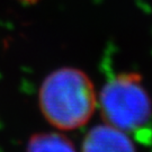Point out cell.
I'll list each match as a JSON object with an SVG mask.
<instances>
[{
  "label": "cell",
  "mask_w": 152,
  "mask_h": 152,
  "mask_svg": "<svg viewBox=\"0 0 152 152\" xmlns=\"http://www.w3.org/2000/svg\"><path fill=\"white\" fill-rule=\"evenodd\" d=\"M42 114L58 130H76L95 113L97 96L89 77L79 69L61 68L44 79L38 92Z\"/></svg>",
  "instance_id": "1"
},
{
  "label": "cell",
  "mask_w": 152,
  "mask_h": 152,
  "mask_svg": "<svg viewBox=\"0 0 152 152\" xmlns=\"http://www.w3.org/2000/svg\"><path fill=\"white\" fill-rule=\"evenodd\" d=\"M100 114L106 124L124 132L141 130L150 122L152 102L134 72H124L109 79L99 96Z\"/></svg>",
  "instance_id": "2"
},
{
  "label": "cell",
  "mask_w": 152,
  "mask_h": 152,
  "mask_svg": "<svg viewBox=\"0 0 152 152\" xmlns=\"http://www.w3.org/2000/svg\"><path fill=\"white\" fill-rule=\"evenodd\" d=\"M82 152H136V149L126 132L103 124L92 127L87 133Z\"/></svg>",
  "instance_id": "3"
},
{
  "label": "cell",
  "mask_w": 152,
  "mask_h": 152,
  "mask_svg": "<svg viewBox=\"0 0 152 152\" xmlns=\"http://www.w3.org/2000/svg\"><path fill=\"white\" fill-rule=\"evenodd\" d=\"M27 152H77L72 142L60 133H37L29 139Z\"/></svg>",
  "instance_id": "4"
},
{
  "label": "cell",
  "mask_w": 152,
  "mask_h": 152,
  "mask_svg": "<svg viewBox=\"0 0 152 152\" xmlns=\"http://www.w3.org/2000/svg\"><path fill=\"white\" fill-rule=\"evenodd\" d=\"M20 1H24V2H27V4H35V2H37L38 0H20Z\"/></svg>",
  "instance_id": "5"
}]
</instances>
